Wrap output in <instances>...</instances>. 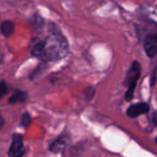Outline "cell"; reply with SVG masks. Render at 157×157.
<instances>
[{
  "instance_id": "6da1fadb",
  "label": "cell",
  "mask_w": 157,
  "mask_h": 157,
  "mask_svg": "<svg viewBox=\"0 0 157 157\" xmlns=\"http://www.w3.org/2000/svg\"><path fill=\"white\" fill-rule=\"evenodd\" d=\"M69 46L67 39L59 33H51L44 41L42 60L57 61L68 54Z\"/></svg>"
},
{
  "instance_id": "7a4b0ae2",
  "label": "cell",
  "mask_w": 157,
  "mask_h": 157,
  "mask_svg": "<svg viewBox=\"0 0 157 157\" xmlns=\"http://www.w3.org/2000/svg\"><path fill=\"white\" fill-rule=\"evenodd\" d=\"M140 66L139 62L134 61L131 64V66L127 73L126 80H125V85L128 87V91L126 93V100L127 101H130L133 97L134 90L137 85V82L140 78Z\"/></svg>"
},
{
  "instance_id": "3957f363",
  "label": "cell",
  "mask_w": 157,
  "mask_h": 157,
  "mask_svg": "<svg viewBox=\"0 0 157 157\" xmlns=\"http://www.w3.org/2000/svg\"><path fill=\"white\" fill-rule=\"evenodd\" d=\"M25 154V147L23 143V137L19 133H14L12 136V142L8 151L9 157H23Z\"/></svg>"
},
{
  "instance_id": "277c9868",
  "label": "cell",
  "mask_w": 157,
  "mask_h": 157,
  "mask_svg": "<svg viewBox=\"0 0 157 157\" xmlns=\"http://www.w3.org/2000/svg\"><path fill=\"white\" fill-rule=\"evenodd\" d=\"M144 49L149 57L157 56V34L150 33L145 37Z\"/></svg>"
},
{
  "instance_id": "5b68a950",
  "label": "cell",
  "mask_w": 157,
  "mask_h": 157,
  "mask_svg": "<svg viewBox=\"0 0 157 157\" xmlns=\"http://www.w3.org/2000/svg\"><path fill=\"white\" fill-rule=\"evenodd\" d=\"M149 109H150V107L146 103H139V104L130 105L127 109V115H128V117H129L131 118H135L140 115L146 114L149 111Z\"/></svg>"
},
{
  "instance_id": "8992f818",
  "label": "cell",
  "mask_w": 157,
  "mask_h": 157,
  "mask_svg": "<svg viewBox=\"0 0 157 157\" xmlns=\"http://www.w3.org/2000/svg\"><path fill=\"white\" fill-rule=\"evenodd\" d=\"M30 51L32 56L42 59L44 52V41L38 37H34L30 42Z\"/></svg>"
},
{
  "instance_id": "52a82bcc",
  "label": "cell",
  "mask_w": 157,
  "mask_h": 157,
  "mask_svg": "<svg viewBox=\"0 0 157 157\" xmlns=\"http://www.w3.org/2000/svg\"><path fill=\"white\" fill-rule=\"evenodd\" d=\"M67 143V140L66 137H64V136L59 137L57 140H56L55 141H53L51 143V145L49 147V151L54 153H59L66 148Z\"/></svg>"
},
{
  "instance_id": "ba28073f",
  "label": "cell",
  "mask_w": 157,
  "mask_h": 157,
  "mask_svg": "<svg viewBox=\"0 0 157 157\" xmlns=\"http://www.w3.org/2000/svg\"><path fill=\"white\" fill-rule=\"evenodd\" d=\"M27 98H28V94L26 92H23V91H21V90H16L12 94V95L10 97L9 103L11 104V105L22 104V103L26 102Z\"/></svg>"
},
{
  "instance_id": "9c48e42d",
  "label": "cell",
  "mask_w": 157,
  "mask_h": 157,
  "mask_svg": "<svg viewBox=\"0 0 157 157\" xmlns=\"http://www.w3.org/2000/svg\"><path fill=\"white\" fill-rule=\"evenodd\" d=\"M15 31V25L10 21H4L1 24H0V32L5 36L10 37L13 34Z\"/></svg>"
},
{
  "instance_id": "30bf717a",
  "label": "cell",
  "mask_w": 157,
  "mask_h": 157,
  "mask_svg": "<svg viewBox=\"0 0 157 157\" xmlns=\"http://www.w3.org/2000/svg\"><path fill=\"white\" fill-rule=\"evenodd\" d=\"M32 123V117L29 113H24L21 116V125L24 128H28Z\"/></svg>"
},
{
  "instance_id": "8fae6325",
  "label": "cell",
  "mask_w": 157,
  "mask_h": 157,
  "mask_svg": "<svg viewBox=\"0 0 157 157\" xmlns=\"http://www.w3.org/2000/svg\"><path fill=\"white\" fill-rule=\"evenodd\" d=\"M8 91L9 90H8L7 83L4 81H1V82H0V99H1L4 95L7 94Z\"/></svg>"
},
{
  "instance_id": "7c38bea8",
  "label": "cell",
  "mask_w": 157,
  "mask_h": 157,
  "mask_svg": "<svg viewBox=\"0 0 157 157\" xmlns=\"http://www.w3.org/2000/svg\"><path fill=\"white\" fill-rule=\"evenodd\" d=\"M94 93H95V92H94V88H87V89L84 91L83 95H84V97H85L86 100H91V99L94 97Z\"/></svg>"
},
{
  "instance_id": "4fadbf2b",
  "label": "cell",
  "mask_w": 157,
  "mask_h": 157,
  "mask_svg": "<svg viewBox=\"0 0 157 157\" xmlns=\"http://www.w3.org/2000/svg\"><path fill=\"white\" fill-rule=\"evenodd\" d=\"M4 124H5V120H4V118H3L2 115L0 114V129H1V128L4 126Z\"/></svg>"
},
{
  "instance_id": "5bb4252c",
  "label": "cell",
  "mask_w": 157,
  "mask_h": 157,
  "mask_svg": "<svg viewBox=\"0 0 157 157\" xmlns=\"http://www.w3.org/2000/svg\"><path fill=\"white\" fill-rule=\"evenodd\" d=\"M155 142H156V143H157V137H156V138H155Z\"/></svg>"
}]
</instances>
